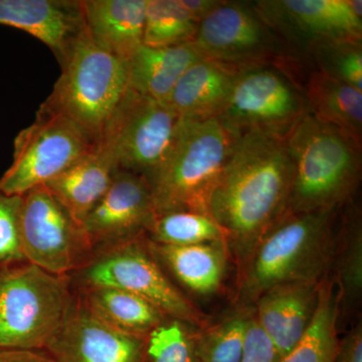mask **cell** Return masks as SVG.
Instances as JSON below:
<instances>
[{"instance_id":"6da1fadb","label":"cell","mask_w":362,"mask_h":362,"mask_svg":"<svg viewBox=\"0 0 362 362\" xmlns=\"http://www.w3.org/2000/svg\"><path fill=\"white\" fill-rule=\"evenodd\" d=\"M293 168L285 136L249 131L238 135L207 204L226 245L246 259L287 214Z\"/></svg>"},{"instance_id":"7a4b0ae2","label":"cell","mask_w":362,"mask_h":362,"mask_svg":"<svg viewBox=\"0 0 362 362\" xmlns=\"http://www.w3.org/2000/svg\"><path fill=\"white\" fill-rule=\"evenodd\" d=\"M285 139L293 168L287 214L337 209L358 183L361 143L309 113Z\"/></svg>"},{"instance_id":"3957f363","label":"cell","mask_w":362,"mask_h":362,"mask_svg":"<svg viewBox=\"0 0 362 362\" xmlns=\"http://www.w3.org/2000/svg\"><path fill=\"white\" fill-rule=\"evenodd\" d=\"M335 214H286L272 226L247 259L243 299L256 302L278 286L318 282L332 251Z\"/></svg>"},{"instance_id":"277c9868","label":"cell","mask_w":362,"mask_h":362,"mask_svg":"<svg viewBox=\"0 0 362 362\" xmlns=\"http://www.w3.org/2000/svg\"><path fill=\"white\" fill-rule=\"evenodd\" d=\"M61 66L42 104L77 124L97 144L129 95L127 62L98 47L85 26Z\"/></svg>"},{"instance_id":"5b68a950","label":"cell","mask_w":362,"mask_h":362,"mask_svg":"<svg viewBox=\"0 0 362 362\" xmlns=\"http://www.w3.org/2000/svg\"><path fill=\"white\" fill-rule=\"evenodd\" d=\"M238 136L218 117L185 119L168 158L147 175L157 214L207 213V204Z\"/></svg>"},{"instance_id":"8992f818","label":"cell","mask_w":362,"mask_h":362,"mask_svg":"<svg viewBox=\"0 0 362 362\" xmlns=\"http://www.w3.org/2000/svg\"><path fill=\"white\" fill-rule=\"evenodd\" d=\"M70 275H54L30 263L0 275V349L47 351L75 300Z\"/></svg>"},{"instance_id":"52a82bcc","label":"cell","mask_w":362,"mask_h":362,"mask_svg":"<svg viewBox=\"0 0 362 362\" xmlns=\"http://www.w3.org/2000/svg\"><path fill=\"white\" fill-rule=\"evenodd\" d=\"M76 286L118 288L148 301L169 319L204 325V315L171 283L148 247L146 233L95 252L82 270L71 275Z\"/></svg>"},{"instance_id":"ba28073f","label":"cell","mask_w":362,"mask_h":362,"mask_svg":"<svg viewBox=\"0 0 362 362\" xmlns=\"http://www.w3.org/2000/svg\"><path fill=\"white\" fill-rule=\"evenodd\" d=\"M95 146L77 124L42 104L35 122L14 139L13 163L0 177V192L23 195L61 175Z\"/></svg>"},{"instance_id":"9c48e42d","label":"cell","mask_w":362,"mask_h":362,"mask_svg":"<svg viewBox=\"0 0 362 362\" xmlns=\"http://www.w3.org/2000/svg\"><path fill=\"white\" fill-rule=\"evenodd\" d=\"M23 197L21 240L28 263L54 275H74L90 263L95 250L84 226L45 185Z\"/></svg>"},{"instance_id":"30bf717a","label":"cell","mask_w":362,"mask_h":362,"mask_svg":"<svg viewBox=\"0 0 362 362\" xmlns=\"http://www.w3.org/2000/svg\"><path fill=\"white\" fill-rule=\"evenodd\" d=\"M307 110L304 92L276 64L238 71L218 118L233 134L266 131L286 136Z\"/></svg>"},{"instance_id":"8fae6325","label":"cell","mask_w":362,"mask_h":362,"mask_svg":"<svg viewBox=\"0 0 362 362\" xmlns=\"http://www.w3.org/2000/svg\"><path fill=\"white\" fill-rule=\"evenodd\" d=\"M185 119L168 102L131 90L99 142L110 145L119 169L146 177L168 158Z\"/></svg>"},{"instance_id":"7c38bea8","label":"cell","mask_w":362,"mask_h":362,"mask_svg":"<svg viewBox=\"0 0 362 362\" xmlns=\"http://www.w3.org/2000/svg\"><path fill=\"white\" fill-rule=\"evenodd\" d=\"M192 45L204 58L235 70L275 64L280 58L278 33L257 8L223 1L197 25Z\"/></svg>"},{"instance_id":"4fadbf2b","label":"cell","mask_w":362,"mask_h":362,"mask_svg":"<svg viewBox=\"0 0 362 362\" xmlns=\"http://www.w3.org/2000/svg\"><path fill=\"white\" fill-rule=\"evenodd\" d=\"M156 216L146 178L119 169L110 187L86 216L83 226L97 252L146 233Z\"/></svg>"},{"instance_id":"5bb4252c","label":"cell","mask_w":362,"mask_h":362,"mask_svg":"<svg viewBox=\"0 0 362 362\" xmlns=\"http://www.w3.org/2000/svg\"><path fill=\"white\" fill-rule=\"evenodd\" d=\"M257 8L276 32H288L314 45L327 42H361V0H278Z\"/></svg>"},{"instance_id":"9a60e30c","label":"cell","mask_w":362,"mask_h":362,"mask_svg":"<svg viewBox=\"0 0 362 362\" xmlns=\"http://www.w3.org/2000/svg\"><path fill=\"white\" fill-rule=\"evenodd\" d=\"M75 291L65 326L47 350L54 362H146V338L100 320Z\"/></svg>"},{"instance_id":"2e32d148","label":"cell","mask_w":362,"mask_h":362,"mask_svg":"<svg viewBox=\"0 0 362 362\" xmlns=\"http://www.w3.org/2000/svg\"><path fill=\"white\" fill-rule=\"evenodd\" d=\"M0 25L40 40L59 64L85 30L81 0H0Z\"/></svg>"},{"instance_id":"e0dca14e","label":"cell","mask_w":362,"mask_h":362,"mask_svg":"<svg viewBox=\"0 0 362 362\" xmlns=\"http://www.w3.org/2000/svg\"><path fill=\"white\" fill-rule=\"evenodd\" d=\"M319 282L278 286L256 301L255 318L272 340L280 359L303 337L318 303Z\"/></svg>"},{"instance_id":"ac0fdd59","label":"cell","mask_w":362,"mask_h":362,"mask_svg":"<svg viewBox=\"0 0 362 362\" xmlns=\"http://www.w3.org/2000/svg\"><path fill=\"white\" fill-rule=\"evenodd\" d=\"M118 170L115 152L108 143L100 141L44 185L76 220L83 223L106 194Z\"/></svg>"},{"instance_id":"d6986e66","label":"cell","mask_w":362,"mask_h":362,"mask_svg":"<svg viewBox=\"0 0 362 362\" xmlns=\"http://www.w3.org/2000/svg\"><path fill=\"white\" fill-rule=\"evenodd\" d=\"M148 0H81L86 30L98 47L129 61L143 45Z\"/></svg>"},{"instance_id":"ffe728a7","label":"cell","mask_w":362,"mask_h":362,"mask_svg":"<svg viewBox=\"0 0 362 362\" xmlns=\"http://www.w3.org/2000/svg\"><path fill=\"white\" fill-rule=\"evenodd\" d=\"M238 71L204 57L181 76L166 102L183 118L218 117L225 108Z\"/></svg>"},{"instance_id":"44dd1931","label":"cell","mask_w":362,"mask_h":362,"mask_svg":"<svg viewBox=\"0 0 362 362\" xmlns=\"http://www.w3.org/2000/svg\"><path fill=\"white\" fill-rule=\"evenodd\" d=\"M202 58L192 42L166 47L142 45L127 62L130 89L166 102L181 76Z\"/></svg>"},{"instance_id":"7402d4cb","label":"cell","mask_w":362,"mask_h":362,"mask_svg":"<svg viewBox=\"0 0 362 362\" xmlns=\"http://www.w3.org/2000/svg\"><path fill=\"white\" fill-rule=\"evenodd\" d=\"M225 240L190 246L159 245L148 239V247L157 261L192 292L209 295L220 289L226 273Z\"/></svg>"},{"instance_id":"603a6c76","label":"cell","mask_w":362,"mask_h":362,"mask_svg":"<svg viewBox=\"0 0 362 362\" xmlns=\"http://www.w3.org/2000/svg\"><path fill=\"white\" fill-rule=\"evenodd\" d=\"M85 306L111 327L134 337L146 338L168 317L143 298L102 286H76Z\"/></svg>"},{"instance_id":"cb8c5ba5","label":"cell","mask_w":362,"mask_h":362,"mask_svg":"<svg viewBox=\"0 0 362 362\" xmlns=\"http://www.w3.org/2000/svg\"><path fill=\"white\" fill-rule=\"evenodd\" d=\"M304 95L309 114L361 143L362 90L317 70Z\"/></svg>"},{"instance_id":"d4e9b609","label":"cell","mask_w":362,"mask_h":362,"mask_svg":"<svg viewBox=\"0 0 362 362\" xmlns=\"http://www.w3.org/2000/svg\"><path fill=\"white\" fill-rule=\"evenodd\" d=\"M340 302L339 289L330 281H322L310 324L291 351L279 362H334L339 346L337 325Z\"/></svg>"},{"instance_id":"484cf974","label":"cell","mask_w":362,"mask_h":362,"mask_svg":"<svg viewBox=\"0 0 362 362\" xmlns=\"http://www.w3.org/2000/svg\"><path fill=\"white\" fill-rule=\"evenodd\" d=\"M146 235L151 242L169 246L226 243L225 233L209 214L192 211L157 214Z\"/></svg>"},{"instance_id":"4316f807","label":"cell","mask_w":362,"mask_h":362,"mask_svg":"<svg viewBox=\"0 0 362 362\" xmlns=\"http://www.w3.org/2000/svg\"><path fill=\"white\" fill-rule=\"evenodd\" d=\"M197 25L180 0H148L143 45L166 47L192 42Z\"/></svg>"},{"instance_id":"83f0119b","label":"cell","mask_w":362,"mask_h":362,"mask_svg":"<svg viewBox=\"0 0 362 362\" xmlns=\"http://www.w3.org/2000/svg\"><path fill=\"white\" fill-rule=\"evenodd\" d=\"M250 315L238 313L195 335L199 362H240Z\"/></svg>"},{"instance_id":"f1b7e54d","label":"cell","mask_w":362,"mask_h":362,"mask_svg":"<svg viewBox=\"0 0 362 362\" xmlns=\"http://www.w3.org/2000/svg\"><path fill=\"white\" fill-rule=\"evenodd\" d=\"M188 324L166 319L146 337V362H199Z\"/></svg>"},{"instance_id":"f546056e","label":"cell","mask_w":362,"mask_h":362,"mask_svg":"<svg viewBox=\"0 0 362 362\" xmlns=\"http://www.w3.org/2000/svg\"><path fill=\"white\" fill-rule=\"evenodd\" d=\"M311 47L319 71L362 90L361 42H327Z\"/></svg>"},{"instance_id":"4dcf8cb0","label":"cell","mask_w":362,"mask_h":362,"mask_svg":"<svg viewBox=\"0 0 362 362\" xmlns=\"http://www.w3.org/2000/svg\"><path fill=\"white\" fill-rule=\"evenodd\" d=\"M21 195L0 192V275L28 263L21 240Z\"/></svg>"},{"instance_id":"1f68e13d","label":"cell","mask_w":362,"mask_h":362,"mask_svg":"<svg viewBox=\"0 0 362 362\" xmlns=\"http://www.w3.org/2000/svg\"><path fill=\"white\" fill-rule=\"evenodd\" d=\"M338 265L340 299L356 300L362 289V235L361 223L350 226Z\"/></svg>"},{"instance_id":"d6a6232c","label":"cell","mask_w":362,"mask_h":362,"mask_svg":"<svg viewBox=\"0 0 362 362\" xmlns=\"http://www.w3.org/2000/svg\"><path fill=\"white\" fill-rule=\"evenodd\" d=\"M280 356L275 345L262 329L255 315L247 322L244 349L240 362H279Z\"/></svg>"},{"instance_id":"836d02e7","label":"cell","mask_w":362,"mask_h":362,"mask_svg":"<svg viewBox=\"0 0 362 362\" xmlns=\"http://www.w3.org/2000/svg\"><path fill=\"white\" fill-rule=\"evenodd\" d=\"M334 362H362V328L356 326L339 342Z\"/></svg>"},{"instance_id":"e575fe53","label":"cell","mask_w":362,"mask_h":362,"mask_svg":"<svg viewBox=\"0 0 362 362\" xmlns=\"http://www.w3.org/2000/svg\"><path fill=\"white\" fill-rule=\"evenodd\" d=\"M0 362H54L47 351L0 349Z\"/></svg>"},{"instance_id":"d590c367","label":"cell","mask_w":362,"mask_h":362,"mask_svg":"<svg viewBox=\"0 0 362 362\" xmlns=\"http://www.w3.org/2000/svg\"><path fill=\"white\" fill-rule=\"evenodd\" d=\"M221 2L223 0H180L185 11L197 23L206 18Z\"/></svg>"}]
</instances>
